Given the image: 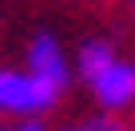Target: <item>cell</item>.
<instances>
[{
  "label": "cell",
  "mask_w": 135,
  "mask_h": 131,
  "mask_svg": "<svg viewBox=\"0 0 135 131\" xmlns=\"http://www.w3.org/2000/svg\"><path fill=\"white\" fill-rule=\"evenodd\" d=\"M60 99L56 88L36 80L28 68H0V115H40Z\"/></svg>",
  "instance_id": "cell-1"
},
{
  "label": "cell",
  "mask_w": 135,
  "mask_h": 131,
  "mask_svg": "<svg viewBox=\"0 0 135 131\" xmlns=\"http://www.w3.org/2000/svg\"><path fill=\"white\" fill-rule=\"evenodd\" d=\"M24 68H28L36 80H44L48 88L64 91L68 80H72V68H76V64L68 60L64 44H60L52 32H36V36L28 40V52H24Z\"/></svg>",
  "instance_id": "cell-2"
},
{
  "label": "cell",
  "mask_w": 135,
  "mask_h": 131,
  "mask_svg": "<svg viewBox=\"0 0 135 131\" xmlns=\"http://www.w3.org/2000/svg\"><path fill=\"white\" fill-rule=\"evenodd\" d=\"M131 4H135V0H131Z\"/></svg>",
  "instance_id": "cell-8"
},
{
  "label": "cell",
  "mask_w": 135,
  "mask_h": 131,
  "mask_svg": "<svg viewBox=\"0 0 135 131\" xmlns=\"http://www.w3.org/2000/svg\"><path fill=\"white\" fill-rule=\"evenodd\" d=\"M115 60H119L115 44H111L107 36H91V40H84L80 52H76V76H84V84H88V80H95L107 64H115Z\"/></svg>",
  "instance_id": "cell-4"
},
{
  "label": "cell",
  "mask_w": 135,
  "mask_h": 131,
  "mask_svg": "<svg viewBox=\"0 0 135 131\" xmlns=\"http://www.w3.org/2000/svg\"><path fill=\"white\" fill-rule=\"evenodd\" d=\"M88 91L99 103V111L119 115L123 107H131L135 103V60H123L119 56L115 64H107L95 80H88Z\"/></svg>",
  "instance_id": "cell-3"
},
{
  "label": "cell",
  "mask_w": 135,
  "mask_h": 131,
  "mask_svg": "<svg viewBox=\"0 0 135 131\" xmlns=\"http://www.w3.org/2000/svg\"><path fill=\"white\" fill-rule=\"evenodd\" d=\"M12 131H48V127H44V119H40V115H24V119H16V127H12Z\"/></svg>",
  "instance_id": "cell-6"
},
{
  "label": "cell",
  "mask_w": 135,
  "mask_h": 131,
  "mask_svg": "<svg viewBox=\"0 0 135 131\" xmlns=\"http://www.w3.org/2000/svg\"><path fill=\"white\" fill-rule=\"evenodd\" d=\"M0 131H12V127H0Z\"/></svg>",
  "instance_id": "cell-7"
},
{
  "label": "cell",
  "mask_w": 135,
  "mask_h": 131,
  "mask_svg": "<svg viewBox=\"0 0 135 131\" xmlns=\"http://www.w3.org/2000/svg\"><path fill=\"white\" fill-rule=\"evenodd\" d=\"M64 131H127V123L119 115H111V111H95V115H88V119H80L72 127H64Z\"/></svg>",
  "instance_id": "cell-5"
}]
</instances>
